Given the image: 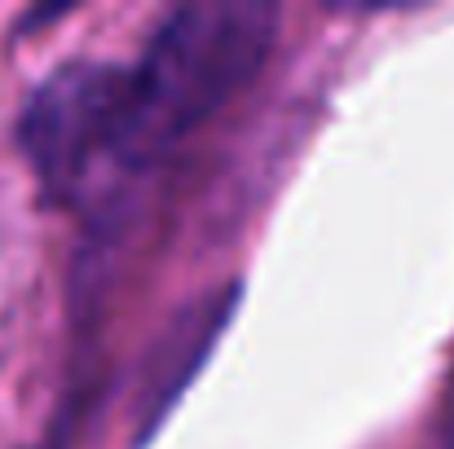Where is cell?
<instances>
[{"label": "cell", "instance_id": "6da1fadb", "mask_svg": "<svg viewBox=\"0 0 454 449\" xmlns=\"http://www.w3.org/2000/svg\"><path fill=\"white\" fill-rule=\"evenodd\" d=\"M278 40V9L265 0H190L159 27L133 66V106L120 142L124 167L163 159L212 120L265 66Z\"/></svg>", "mask_w": 454, "mask_h": 449}, {"label": "cell", "instance_id": "7a4b0ae2", "mask_svg": "<svg viewBox=\"0 0 454 449\" xmlns=\"http://www.w3.org/2000/svg\"><path fill=\"white\" fill-rule=\"evenodd\" d=\"M133 106V66L67 62L44 75L18 115V146L53 198L80 194L98 163H120Z\"/></svg>", "mask_w": 454, "mask_h": 449}, {"label": "cell", "instance_id": "3957f363", "mask_svg": "<svg viewBox=\"0 0 454 449\" xmlns=\"http://www.w3.org/2000/svg\"><path fill=\"white\" fill-rule=\"evenodd\" d=\"M239 299H243L239 283H221V287L194 296L190 304H181L168 317V326L154 335L151 352L142 361V375H137V392H133V445L137 449H146L163 432V423L190 392L194 375L207 366L212 348L230 330Z\"/></svg>", "mask_w": 454, "mask_h": 449}]
</instances>
